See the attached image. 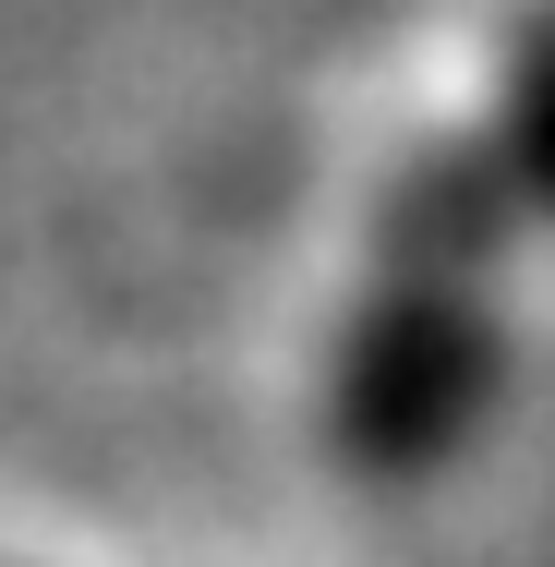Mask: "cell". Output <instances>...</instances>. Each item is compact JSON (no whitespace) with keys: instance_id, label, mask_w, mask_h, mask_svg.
<instances>
[{"instance_id":"6da1fadb","label":"cell","mask_w":555,"mask_h":567,"mask_svg":"<svg viewBox=\"0 0 555 567\" xmlns=\"http://www.w3.org/2000/svg\"><path fill=\"white\" fill-rule=\"evenodd\" d=\"M520 194L483 145V121L411 133L374 229H362V278L338 302L327 386H315V435L350 483L411 495L471 458L507 386V254H520Z\"/></svg>"},{"instance_id":"7a4b0ae2","label":"cell","mask_w":555,"mask_h":567,"mask_svg":"<svg viewBox=\"0 0 555 567\" xmlns=\"http://www.w3.org/2000/svg\"><path fill=\"white\" fill-rule=\"evenodd\" d=\"M483 145H495L520 218L555 229V0H507V24H495V110H483Z\"/></svg>"}]
</instances>
